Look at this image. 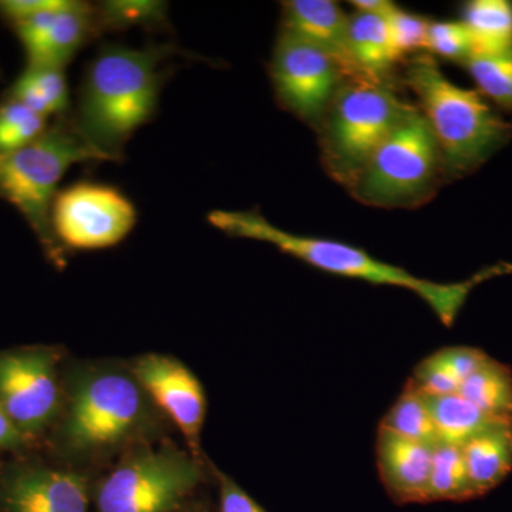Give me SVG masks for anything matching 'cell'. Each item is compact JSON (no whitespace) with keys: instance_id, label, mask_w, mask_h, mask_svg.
Segmentation results:
<instances>
[{"instance_id":"obj_4","label":"cell","mask_w":512,"mask_h":512,"mask_svg":"<svg viewBox=\"0 0 512 512\" xmlns=\"http://www.w3.org/2000/svg\"><path fill=\"white\" fill-rule=\"evenodd\" d=\"M153 402L133 372L113 366L77 370L60 427L76 457H100L140 439L153 424Z\"/></svg>"},{"instance_id":"obj_15","label":"cell","mask_w":512,"mask_h":512,"mask_svg":"<svg viewBox=\"0 0 512 512\" xmlns=\"http://www.w3.org/2000/svg\"><path fill=\"white\" fill-rule=\"evenodd\" d=\"M434 447L377 430L376 464L386 493L394 503L426 504L430 501V476Z\"/></svg>"},{"instance_id":"obj_12","label":"cell","mask_w":512,"mask_h":512,"mask_svg":"<svg viewBox=\"0 0 512 512\" xmlns=\"http://www.w3.org/2000/svg\"><path fill=\"white\" fill-rule=\"evenodd\" d=\"M131 372L151 402L160 407L183 433L192 456L200 460L207 397L197 376L180 360L160 353L138 357Z\"/></svg>"},{"instance_id":"obj_27","label":"cell","mask_w":512,"mask_h":512,"mask_svg":"<svg viewBox=\"0 0 512 512\" xmlns=\"http://www.w3.org/2000/svg\"><path fill=\"white\" fill-rule=\"evenodd\" d=\"M50 121L6 96L0 101V154L28 146L45 133Z\"/></svg>"},{"instance_id":"obj_1","label":"cell","mask_w":512,"mask_h":512,"mask_svg":"<svg viewBox=\"0 0 512 512\" xmlns=\"http://www.w3.org/2000/svg\"><path fill=\"white\" fill-rule=\"evenodd\" d=\"M175 53L171 45L134 49L106 43L87 63L70 116L80 136L106 161L123 160L128 141L156 116L168 74L165 64Z\"/></svg>"},{"instance_id":"obj_11","label":"cell","mask_w":512,"mask_h":512,"mask_svg":"<svg viewBox=\"0 0 512 512\" xmlns=\"http://www.w3.org/2000/svg\"><path fill=\"white\" fill-rule=\"evenodd\" d=\"M55 352L22 349L0 355V407L28 439L42 433L62 407Z\"/></svg>"},{"instance_id":"obj_7","label":"cell","mask_w":512,"mask_h":512,"mask_svg":"<svg viewBox=\"0 0 512 512\" xmlns=\"http://www.w3.org/2000/svg\"><path fill=\"white\" fill-rule=\"evenodd\" d=\"M444 180L436 137L414 107L367 161L352 194L379 208H413L433 197Z\"/></svg>"},{"instance_id":"obj_8","label":"cell","mask_w":512,"mask_h":512,"mask_svg":"<svg viewBox=\"0 0 512 512\" xmlns=\"http://www.w3.org/2000/svg\"><path fill=\"white\" fill-rule=\"evenodd\" d=\"M201 480L192 454L171 444L140 447L97 487V512H174Z\"/></svg>"},{"instance_id":"obj_32","label":"cell","mask_w":512,"mask_h":512,"mask_svg":"<svg viewBox=\"0 0 512 512\" xmlns=\"http://www.w3.org/2000/svg\"><path fill=\"white\" fill-rule=\"evenodd\" d=\"M218 480H220V512H266L227 474L218 471Z\"/></svg>"},{"instance_id":"obj_18","label":"cell","mask_w":512,"mask_h":512,"mask_svg":"<svg viewBox=\"0 0 512 512\" xmlns=\"http://www.w3.org/2000/svg\"><path fill=\"white\" fill-rule=\"evenodd\" d=\"M349 52L362 76L390 80L397 59L386 16L360 12L349 16Z\"/></svg>"},{"instance_id":"obj_10","label":"cell","mask_w":512,"mask_h":512,"mask_svg":"<svg viewBox=\"0 0 512 512\" xmlns=\"http://www.w3.org/2000/svg\"><path fill=\"white\" fill-rule=\"evenodd\" d=\"M269 76L279 106L313 128L346 79L328 53L285 30L276 39Z\"/></svg>"},{"instance_id":"obj_31","label":"cell","mask_w":512,"mask_h":512,"mask_svg":"<svg viewBox=\"0 0 512 512\" xmlns=\"http://www.w3.org/2000/svg\"><path fill=\"white\" fill-rule=\"evenodd\" d=\"M63 0H0V19L10 28L60 6Z\"/></svg>"},{"instance_id":"obj_34","label":"cell","mask_w":512,"mask_h":512,"mask_svg":"<svg viewBox=\"0 0 512 512\" xmlns=\"http://www.w3.org/2000/svg\"><path fill=\"white\" fill-rule=\"evenodd\" d=\"M352 5L355 6L357 12L382 16H386L396 6L387 0H353Z\"/></svg>"},{"instance_id":"obj_2","label":"cell","mask_w":512,"mask_h":512,"mask_svg":"<svg viewBox=\"0 0 512 512\" xmlns=\"http://www.w3.org/2000/svg\"><path fill=\"white\" fill-rule=\"evenodd\" d=\"M208 222L229 237L254 239L274 245L284 254L329 274L359 279L373 285L396 286L423 299L446 326H451L468 295L478 284L493 276L511 274L512 264L484 269L474 278L457 284H439L410 274L400 266L379 261L362 248L333 239L293 234L271 224L261 212L215 210Z\"/></svg>"},{"instance_id":"obj_19","label":"cell","mask_w":512,"mask_h":512,"mask_svg":"<svg viewBox=\"0 0 512 512\" xmlns=\"http://www.w3.org/2000/svg\"><path fill=\"white\" fill-rule=\"evenodd\" d=\"M8 97L47 120L69 116V82L60 67L26 66L10 86Z\"/></svg>"},{"instance_id":"obj_29","label":"cell","mask_w":512,"mask_h":512,"mask_svg":"<svg viewBox=\"0 0 512 512\" xmlns=\"http://www.w3.org/2000/svg\"><path fill=\"white\" fill-rule=\"evenodd\" d=\"M427 50L443 59L463 64L473 55V40L461 20L430 22Z\"/></svg>"},{"instance_id":"obj_3","label":"cell","mask_w":512,"mask_h":512,"mask_svg":"<svg viewBox=\"0 0 512 512\" xmlns=\"http://www.w3.org/2000/svg\"><path fill=\"white\" fill-rule=\"evenodd\" d=\"M404 83L419 100V110L439 144L444 178L466 177L510 143L512 123L480 92L464 89L441 72L427 53L407 63Z\"/></svg>"},{"instance_id":"obj_24","label":"cell","mask_w":512,"mask_h":512,"mask_svg":"<svg viewBox=\"0 0 512 512\" xmlns=\"http://www.w3.org/2000/svg\"><path fill=\"white\" fill-rule=\"evenodd\" d=\"M477 498L461 447H434L430 476V501H467Z\"/></svg>"},{"instance_id":"obj_26","label":"cell","mask_w":512,"mask_h":512,"mask_svg":"<svg viewBox=\"0 0 512 512\" xmlns=\"http://www.w3.org/2000/svg\"><path fill=\"white\" fill-rule=\"evenodd\" d=\"M104 33L131 28L156 29L168 25V6L163 2H103L96 5Z\"/></svg>"},{"instance_id":"obj_23","label":"cell","mask_w":512,"mask_h":512,"mask_svg":"<svg viewBox=\"0 0 512 512\" xmlns=\"http://www.w3.org/2000/svg\"><path fill=\"white\" fill-rule=\"evenodd\" d=\"M379 427L403 439L427 446L436 447L440 444L426 394L421 393L412 380L407 382L396 402L384 414Z\"/></svg>"},{"instance_id":"obj_30","label":"cell","mask_w":512,"mask_h":512,"mask_svg":"<svg viewBox=\"0 0 512 512\" xmlns=\"http://www.w3.org/2000/svg\"><path fill=\"white\" fill-rule=\"evenodd\" d=\"M410 380L426 396L458 393L461 386L460 379L448 365L441 349L421 360Z\"/></svg>"},{"instance_id":"obj_9","label":"cell","mask_w":512,"mask_h":512,"mask_svg":"<svg viewBox=\"0 0 512 512\" xmlns=\"http://www.w3.org/2000/svg\"><path fill=\"white\" fill-rule=\"evenodd\" d=\"M137 224L133 201L114 185L77 181L59 190L50 228L60 249L97 251L117 247Z\"/></svg>"},{"instance_id":"obj_28","label":"cell","mask_w":512,"mask_h":512,"mask_svg":"<svg viewBox=\"0 0 512 512\" xmlns=\"http://www.w3.org/2000/svg\"><path fill=\"white\" fill-rule=\"evenodd\" d=\"M397 62L412 53L427 50L430 20L394 6L386 15Z\"/></svg>"},{"instance_id":"obj_22","label":"cell","mask_w":512,"mask_h":512,"mask_svg":"<svg viewBox=\"0 0 512 512\" xmlns=\"http://www.w3.org/2000/svg\"><path fill=\"white\" fill-rule=\"evenodd\" d=\"M426 397L431 416L436 424L437 434H439L440 444L461 447L493 424L503 423L485 416L461 394Z\"/></svg>"},{"instance_id":"obj_14","label":"cell","mask_w":512,"mask_h":512,"mask_svg":"<svg viewBox=\"0 0 512 512\" xmlns=\"http://www.w3.org/2000/svg\"><path fill=\"white\" fill-rule=\"evenodd\" d=\"M0 505L5 512H89V495L73 471L25 466L3 478Z\"/></svg>"},{"instance_id":"obj_13","label":"cell","mask_w":512,"mask_h":512,"mask_svg":"<svg viewBox=\"0 0 512 512\" xmlns=\"http://www.w3.org/2000/svg\"><path fill=\"white\" fill-rule=\"evenodd\" d=\"M28 66L66 69L74 56L103 36L96 5L63 0L60 6L13 26Z\"/></svg>"},{"instance_id":"obj_5","label":"cell","mask_w":512,"mask_h":512,"mask_svg":"<svg viewBox=\"0 0 512 512\" xmlns=\"http://www.w3.org/2000/svg\"><path fill=\"white\" fill-rule=\"evenodd\" d=\"M413 109L390 80H343L316 128L326 173L352 190L373 153Z\"/></svg>"},{"instance_id":"obj_6","label":"cell","mask_w":512,"mask_h":512,"mask_svg":"<svg viewBox=\"0 0 512 512\" xmlns=\"http://www.w3.org/2000/svg\"><path fill=\"white\" fill-rule=\"evenodd\" d=\"M106 161L77 131L72 116L50 123L28 146L0 154V198L28 221L50 255L60 249L50 228V210L64 174L80 163Z\"/></svg>"},{"instance_id":"obj_25","label":"cell","mask_w":512,"mask_h":512,"mask_svg":"<svg viewBox=\"0 0 512 512\" xmlns=\"http://www.w3.org/2000/svg\"><path fill=\"white\" fill-rule=\"evenodd\" d=\"M463 64L477 84L481 96L488 97L497 106L512 111V53H473Z\"/></svg>"},{"instance_id":"obj_21","label":"cell","mask_w":512,"mask_h":512,"mask_svg":"<svg viewBox=\"0 0 512 512\" xmlns=\"http://www.w3.org/2000/svg\"><path fill=\"white\" fill-rule=\"evenodd\" d=\"M458 394L495 421L512 423V370L493 357L461 383Z\"/></svg>"},{"instance_id":"obj_20","label":"cell","mask_w":512,"mask_h":512,"mask_svg":"<svg viewBox=\"0 0 512 512\" xmlns=\"http://www.w3.org/2000/svg\"><path fill=\"white\" fill-rule=\"evenodd\" d=\"M461 22L470 32L473 53H512V2L470 0L461 8Z\"/></svg>"},{"instance_id":"obj_16","label":"cell","mask_w":512,"mask_h":512,"mask_svg":"<svg viewBox=\"0 0 512 512\" xmlns=\"http://www.w3.org/2000/svg\"><path fill=\"white\" fill-rule=\"evenodd\" d=\"M328 53L346 79L362 76L349 52V16L332 0H289L282 6V28Z\"/></svg>"},{"instance_id":"obj_17","label":"cell","mask_w":512,"mask_h":512,"mask_svg":"<svg viewBox=\"0 0 512 512\" xmlns=\"http://www.w3.org/2000/svg\"><path fill=\"white\" fill-rule=\"evenodd\" d=\"M477 497L498 487L512 470V423H495L461 446Z\"/></svg>"},{"instance_id":"obj_33","label":"cell","mask_w":512,"mask_h":512,"mask_svg":"<svg viewBox=\"0 0 512 512\" xmlns=\"http://www.w3.org/2000/svg\"><path fill=\"white\" fill-rule=\"evenodd\" d=\"M26 437L9 419L5 410L0 407V448H16L25 443Z\"/></svg>"}]
</instances>
